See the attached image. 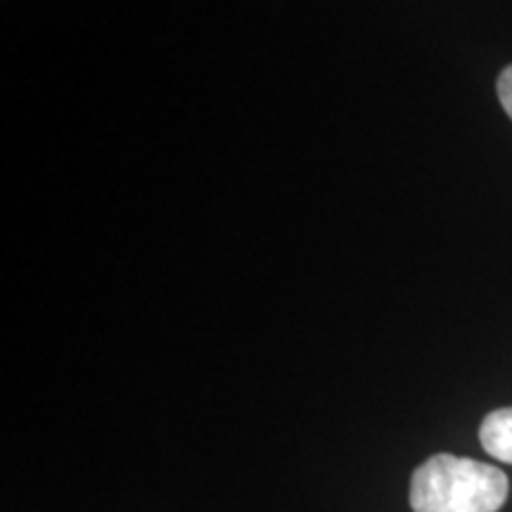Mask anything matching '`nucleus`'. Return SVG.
Returning <instances> with one entry per match:
<instances>
[{"mask_svg":"<svg viewBox=\"0 0 512 512\" xmlns=\"http://www.w3.org/2000/svg\"><path fill=\"white\" fill-rule=\"evenodd\" d=\"M479 441L489 456L512 465V408H498L486 415L479 427Z\"/></svg>","mask_w":512,"mask_h":512,"instance_id":"nucleus-2","label":"nucleus"},{"mask_svg":"<svg viewBox=\"0 0 512 512\" xmlns=\"http://www.w3.org/2000/svg\"><path fill=\"white\" fill-rule=\"evenodd\" d=\"M496 91H498V100H501L505 114L512 119V64L510 67H505L501 76H498Z\"/></svg>","mask_w":512,"mask_h":512,"instance_id":"nucleus-3","label":"nucleus"},{"mask_svg":"<svg viewBox=\"0 0 512 512\" xmlns=\"http://www.w3.org/2000/svg\"><path fill=\"white\" fill-rule=\"evenodd\" d=\"M508 491L501 467L437 453L413 472L408 498L413 512H498Z\"/></svg>","mask_w":512,"mask_h":512,"instance_id":"nucleus-1","label":"nucleus"}]
</instances>
